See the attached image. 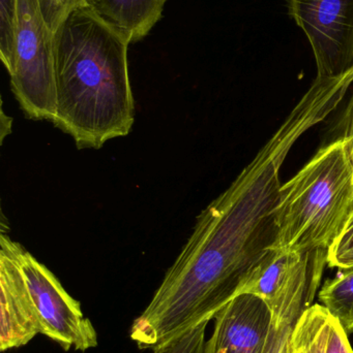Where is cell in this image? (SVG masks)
<instances>
[{
	"label": "cell",
	"instance_id": "7a4b0ae2",
	"mask_svg": "<svg viewBox=\"0 0 353 353\" xmlns=\"http://www.w3.org/2000/svg\"><path fill=\"white\" fill-rule=\"evenodd\" d=\"M128 41L91 6L76 8L54 32V125L79 149L128 136L135 121Z\"/></svg>",
	"mask_w": 353,
	"mask_h": 353
},
{
	"label": "cell",
	"instance_id": "9a60e30c",
	"mask_svg": "<svg viewBox=\"0 0 353 353\" xmlns=\"http://www.w3.org/2000/svg\"><path fill=\"white\" fill-rule=\"evenodd\" d=\"M327 265L340 270L353 268V211L341 234L327 251Z\"/></svg>",
	"mask_w": 353,
	"mask_h": 353
},
{
	"label": "cell",
	"instance_id": "ac0fdd59",
	"mask_svg": "<svg viewBox=\"0 0 353 353\" xmlns=\"http://www.w3.org/2000/svg\"><path fill=\"white\" fill-rule=\"evenodd\" d=\"M309 316L307 310L296 323L292 336V353H306L308 345Z\"/></svg>",
	"mask_w": 353,
	"mask_h": 353
},
{
	"label": "cell",
	"instance_id": "52a82bcc",
	"mask_svg": "<svg viewBox=\"0 0 353 353\" xmlns=\"http://www.w3.org/2000/svg\"><path fill=\"white\" fill-rule=\"evenodd\" d=\"M18 243L10 236L0 238V288H1V352L27 345L35 336L43 335V323L33 302L17 255Z\"/></svg>",
	"mask_w": 353,
	"mask_h": 353
},
{
	"label": "cell",
	"instance_id": "ffe728a7",
	"mask_svg": "<svg viewBox=\"0 0 353 353\" xmlns=\"http://www.w3.org/2000/svg\"><path fill=\"white\" fill-rule=\"evenodd\" d=\"M93 0H86L87 6H90L93 3Z\"/></svg>",
	"mask_w": 353,
	"mask_h": 353
},
{
	"label": "cell",
	"instance_id": "9c48e42d",
	"mask_svg": "<svg viewBox=\"0 0 353 353\" xmlns=\"http://www.w3.org/2000/svg\"><path fill=\"white\" fill-rule=\"evenodd\" d=\"M325 268L317 259L304 261L269 303L273 323L263 353H292V332L305 311L312 306Z\"/></svg>",
	"mask_w": 353,
	"mask_h": 353
},
{
	"label": "cell",
	"instance_id": "30bf717a",
	"mask_svg": "<svg viewBox=\"0 0 353 353\" xmlns=\"http://www.w3.org/2000/svg\"><path fill=\"white\" fill-rule=\"evenodd\" d=\"M168 0H93L95 14L128 43L144 39L163 16Z\"/></svg>",
	"mask_w": 353,
	"mask_h": 353
},
{
	"label": "cell",
	"instance_id": "2e32d148",
	"mask_svg": "<svg viewBox=\"0 0 353 353\" xmlns=\"http://www.w3.org/2000/svg\"><path fill=\"white\" fill-rule=\"evenodd\" d=\"M44 19L53 32L70 12L87 6L86 0H39Z\"/></svg>",
	"mask_w": 353,
	"mask_h": 353
},
{
	"label": "cell",
	"instance_id": "d6986e66",
	"mask_svg": "<svg viewBox=\"0 0 353 353\" xmlns=\"http://www.w3.org/2000/svg\"><path fill=\"white\" fill-rule=\"evenodd\" d=\"M344 138L348 140L350 155L353 163V93L352 99L346 109L345 117H344Z\"/></svg>",
	"mask_w": 353,
	"mask_h": 353
},
{
	"label": "cell",
	"instance_id": "e0dca14e",
	"mask_svg": "<svg viewBox=\"0 0 353 353\" xmlns=\"http://www.w3.org/2000/svg\"><path fill=\"white\" fill-rule=\"evenodd\" d=\"M347 336L339 321L331 315L325 353H353Z\"/></svg>",
	"mask_w": 353,
	"mask_h": 353
},
{
	"label": "cell",
	"instance_id": "5b68a950",
	"mask_svg": "<svg viewBox=\"0 0 353 353\" xmlns=\"http://www.w3.org/2000/svg\"><path fill=\"white\" fill-rule=\"evenodd\" d=\"M19 263L43 323V335L68 352L95 348L99 337L93 323L85 317L81 304L66 292L59 280L20 244Z\"/></svg>",
	"mask_w": 353,
	"mask_h": 353
},
{
	"label": "cell",
	"instance_id": "8fae6325",
	"mask_svg": "<svg viewBox=\"0 0 353 353\" xmlns=\"http://www.w3.org/2000/svg\"><path fill=\"white\" fill-rule=\"evenodd\" d=\"M318 298L346 334H353V268L340 270L335 278L327 280L319 290Z\"/></svg>",
	"mask_w": 353,
	"mask_h": 353
},
{
	"label": "cell",
	"instance_id": "3957f363",
	"mask_svg": "<svg viewBox=\"0 0 353 353\" xmlns=\"http://www.w3.org/2000/svg\"><path fill=\"white\" fill-rule=\"evenodd\" d=\"M353 211V163L344 137L323 147L279 189L273 248L327 250Z\"/></svg>",
	"mask_w": 353,
	"mask_h": 353
},
{
	"label": "cell",
	"instance_id": "4fadbf2b",
	"mask_svg": "<svg viewBox=\"0 0 353 353\" xmlns=\"http://www.w3.org/2000/svg\"><path fill=\"white\" fill-rule=\"evenodd\" d=\"M209 323V321H205L199 323L165 345L153 350V353H205V331Z\"/></svg>",
	"mask_w": 353,
	"mask_h": 353
},
{
	"label": "cell",
	"instance_id": "5bb4252c",
	"mask_svg": "<svg viewBox=\"0 0 353 353\" xmlns=\"http://www.w3.org/2000/svg\"><path fill=\"white\" fill-rule=\"evenodd\" d=\"M309 316L308 345L306 353H325L331 314L323 305L313 304L307 309Z\"/></svg>",
	"mask_w": 353,
	"mask_h": 353
},
{
	"label": "cell",
	"instance_id": "ba28073f",
	"mask_svg": "<svg viewBox=\"0 0 353 353\" xmlns=\"http://www.w3.org/2000/svg\"><path fill=\"white\" fill-rule=\"evenodd\" d=\"M205 353H263L273 323V311L263 299L240 294L216 314Z\"/></svg>",
	"mask_w": 353,
	"mask_h": 353
},
{
	"label": "cell",
	"instance_id": "8992f818",
	"mask_svg": "<svg viewBox=\"0 0 353 353\" xmlns=\"http://www.w3.org/2000/svg\"><path fill=\"white\" fill-rule=\"evenodd\" d=\"M288 10L312 47L317 79L353 72V0H288Z\"/></svg>",
	"mask_w": 353,
	"mask_h": 353
},
{
	"label": "cell",
	"instance_id": "6da1fadb",
	"mask_svg": "<svg viewBox=\"0 0 353 353\" xmlns=\"http://www.w3.org/2000/svg\"><path fill=\"white\" fill-rule=\"evenodd\" d=\"M325 120L300 99L277 132L232 184L197 218L194 230L130 338L155 350L205 321L240 294L253 270L277 239L275 212L280 171L298 139Z\"/></svg>",
	"mask_w": 353,
	"mask_h": 353
},
{
	"label": "cell",
	"instance_id": "277c9868",
	"mask_svg": "<svg viewBox=\"0 0 353 353\" xmlns=\"http://www.w3.org/2000/svg\"><path fill=\"white\" fill-rule=\"evenodd\" d=\"M12 93L31 119L54 121L56 114L54 32L39 0H18L14 50L6 68Z\"/></svg>",
	"mask_w": 353,
	"mask_h": 353
},
{
	"label": "cell",
	"instance_id": "7c38bea8",
	"mask_svg": "<svg viewBox=\"0 0 353 353\" xmlns=\"http://www.w3.org/2000/svg\"><path fill=\"white\" fill-rule=\"evenodd\" d=\"M18 0H0V57L6 68L10 65L14 50Z\"/></svg>",
	"mask_w": 353,
	"mask_h": 353
}]
</instances>
